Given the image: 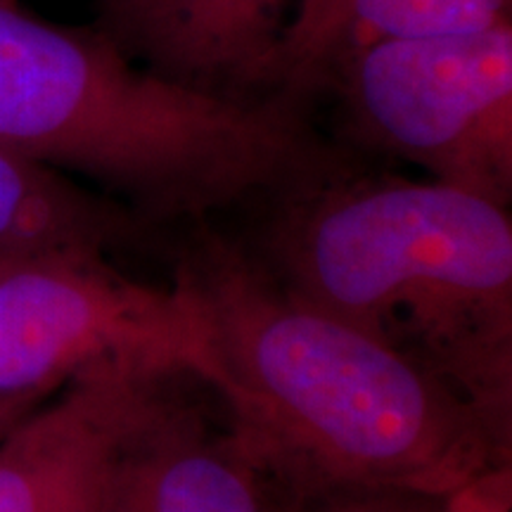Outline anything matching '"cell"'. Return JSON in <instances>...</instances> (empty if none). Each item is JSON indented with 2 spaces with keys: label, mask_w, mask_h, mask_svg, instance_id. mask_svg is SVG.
<instances>
[{
  "label": "cell",
  "mask_w": 512,
  "mask_h": 512,
  "mask_svg": "<svg viewBox=\"0 0 512 512\" xmlns=\"http://www.w3.org/2000/svg\"><path fill=\"white\" fill-rule=\"evenodd\" d=\"M174 283L197 304L233 425L290 494L399 489L444 496L512 463L451 389L280 283L216 221L181 226Z\"/></svg>",
  "instance_id": "cell-1"
},
{
  "label": "cell",
  "mask_w": 512,
  "mask_h": 512,
  "mask_svg": "<svg viewBox=\"0 0 512 512\" xmlns=\"http://www.w3.org/2000/svg\"><path fill=\"white\" fill-rule=\"evenodd\" d=\"M240 214L280 283L425 370L512 451L510 209L339 150Z\"/></svg>",
  "instance_id": "cell-2"
},
{
  "label": "cell",
  "mask_w": 512,
  "mask_h": 512,
  "mask_svg": "<svg viewBox=\"0 0 512 512\" xmlns=\"http://www.w3.org/2000/svg\"><path fill=\"white\" fill-rule=\"evenodd\" d=\"M0 145L88 181L157 228L240 214L337 152L316 107L159 79L93 27L0 0Z\"/></svg>",
  "instance_id": "cell-3"
},
{
  "label": "cell",
  "mask_w": 512,
  "mask_h": 512,
  "mask_svg": "<svg viewBox=\"0 0 512 512\" xmlns=\"http://www.w3.org/2000/svg\"><path fill=\"white\" fill-rule=\"evenodd\" d=\"M323 98L337 143L510 209L512 17L358 48L323 76Z\"/></svg>",
  "instance_id": "cell-4"
},
{
  "label": "cell",
  "mask_w": 512,
  "mask_h": 512,
  "mask_svg": "<svg viewBox=\"0 0 512 512\" xmlns=\"http://www.w3.org/2000/svg\"><path fill=\"white\" fill-rule=\"evenodd\" d=\"M105 252L0 261V401L36 408L83 375L207 382L204 318L181 285L121 273Z\"/></svg>",
  "instance_id": "cell-5"
},
{
  "label": "cell",
  "mask_w": 512,
  "mask_h": 512,
  "mask_svg": "<svg viewBox=\"0 0 512 512\" xmlns=\"http://www.w3.org/2000/svg\"><path fill=\"white\" fill-rule=\"evenodd\" d=\"M181 377L95 373L0 439V512H112L131 441Z\"/></svg>",
  "instance_id": "cell-6"
},
{
  "label": "cell",
  "mask_w": 512,
  "mask_h": 512,
  "mask_svg": "<svg viewBox=\"0 0 512 512\" xmlns=\"http://www.w3.org/2000/svg\"><path fill=\"white\" fill-rule=\"evenodd\" d=\"M297 0H93L91 27L145 72L233 102L290 98L283 57Z\"/></svg>",
  "instance_id": "cell-7"
},
{
  "label": "cell",
  "mask_w": 512,
  "mask_h": 512,
  "mask_svg": "<svg viewBox=\"0 0 512 512\" xmlns=\"http://www.w3.org/2000/svg\"><path fill=\"white\" fill-rule=\"evenodd\" d=\"M181 380L133 437L112 512H283L290 491L228 413L219 427L178 392Z\"/></svg>",
  "instance_id": "cell-8"
},
{
  "label": "cell",
  "mask_w": 512,
  "mask_h": 512,
  "mask_svg": "<svg viewBox=\"0 0 512 512\" xmlns=\"http://www.w3.org/2000/svg\"><path fill=\"white\" fill-rule=\"evenodd\" d=\"M162 233L83 181L0 145V261L46 252H105Z\"/></svg>",
  "instance_id": "cell-9"
},
{
  "label": "cell",
  "mask_w": 512,
  "mask_h": 512,
  "mask_svg": "<svg viewBox=\"0 0 512 512\" xmlns=\"http://www.w3.org/2000/svg\"><path fill=\"white\" fill-rule=\"evenodd\" d=\"M512 0H297L283 57V88L316 107L332 64L377 41L482 29L512 17Z\"/></svg>",
  "instance_id": "cell-10"
},
{
  "label": "cell",
  "mask_w": 512,
  "mask_h": 512,
  "mask_svg": "<svg viewBox=\"0 0 512 512\" xmlns=\"http://www.w3.org/2000/svg\"><path fill=\"white\" fill-rule=\"evenodd\" d=\"M439 501L399 489H323L290 494L283 512H439Z\"/></svg>",
  "instance_id": "cell-11"
},
{
  "label": "cell",
  "mask_w": 512,
  "mask_h": 512,
  "mask_svg": "<svg viewBox=\"0 0 512 512\" xmlns=\"http://www.w3.org/2000/svg\"><path fill=\"white\" fill-rule=\"evenodd\" d=\"M439 512H512V463H501L441 496Z\"/></svg>",
  "instance_id": "cell-12"
},
{
  "label": "cell",
  "mask_w": 512,
  "mask_h": 512,
  "mask_svg": "<svg viewBox=\"0 0 512 512\" xmlns=\"http://www.w3.org/2000/svg\"><path fill=\"white\" fill-rule=\"evenodd\" d=\"M34 411V408H24V406H15V403H3L0 401V439L8 434L12 427L17 425L24 415Z\"/></svg>",
  "instance_id": "cell-13"
},
{
  "label": "cell",
  "mask_w": 512,
  "mask_h": 512,
  "mask_svg": "<svg viewBox=\"0 0 512 512\" xmlns=\"http://www.w3.org/2000/svg\"><path fill=\"white\" fill-rule=\"evenodd\" d=\"M8 3H17V0H8Z\"/></svg>",
  "instance_id": "cell-14"
}]
</instances>
